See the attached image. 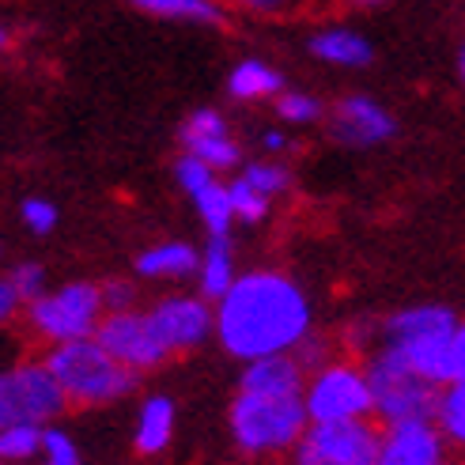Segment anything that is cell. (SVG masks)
Returning <instances> with one entry per match:
<instances>
[{"mask_svg": "<svg viewBox=\"0 0 465 465\" xmlns=\"http://www.w3.org/2000/svg\"><path fill=\"white\" fill-rule=\"evenodd\" d=\"M144 276H185L197 269V253L182 242H167V246H155L148 253H141V262H136Z\"/></svg>", "mask_w": 465, "mask_h": 465, "instance_id": "21", "label": "cell"}, {"mask_svg": "<svg viewBox=\"0 0 465 465\" xmlns=\"http://www.w3.org/2000/svg\"><path fill=\"white\" fill-rule=\"evenodd\" d=\"M276 114H281L284 122L307 125V122H318V118H322V106H318V99L292 91V95H281V103H276Z\"/></svg>", "mask_w": 465, "mask_h": 465, "instance_id": "27", "label": "cell"}, {"mask_svg": "<svg viewBox=\"0 0 465 465\" xmlns=\"http://www.w3.org/2000/svg\"><path fill=\"white\" fill-rule=\"evenodd\" d=\"M265 148L269 152H284L288 148V136L284 133H265Z\"/></svg>", "mask_w": 465, "mask_h": 465, "instance_id": "37", "label": "cell"}, {"mask_svg": "<svg viewBox=\"0 0 465 465\" xmlns=\"http://www.w3.org/2000/svg\"><path fill=\"white\" fill-rule=\"evenodd\" d=\"M311 330L307 295L281 272L239 276L220 299L216 333L223 348L239 360H258L272 352H292Z\"/></svg>", "mask_w": 465, "mask_h": 465, "instance_id": "1", "label": "cell"}, {"mask_svg": "<svg viewBox=\"0 0 465 465\" xmlns=\"http://www.w3.org/2000/svg\"><path fill=\"white\" fill-rule=\"evenodd\" d=\"M231 5H239L246 12H258V15H288L295 12L303 0H231Z\"/></svg>", "mask_w": 465, "mask_h": 465, "instance_id": "32", "label": "cell"}, {"mask_svg": "<svg viewBox=\"0 0 465 465\" xmlns=\"http://www.w3.org/2000/svg\"><path fill=\"white\" fill-rule=\"evenodd\" d=\"M213 163H204L201 155H185L182 163H178V182H182V190H190V193H197L201 185H208L213 182Z\"/></svg>", "mask_w": 465, "mask_h": 465, "instance_id": "30", "label": "cell"}, {"mask_svg": "<svg viewBox=\"0 0 465 465\" xmlns=\"http://www.w3.org/2000/svg\"><path fill=\"white\" fill-rule=\"evenodd\" d=\"M458 73H461V84H465V50L458 54Z\"/></svg>", "mask_w": 465, "mask_h": 465, "instance_id": "39", "label": "cell"}, {"mask_svg": "<svg viewBox=\"0 0 465 465\" xmlns=\"http://www.w3.org/2000/svg\"><path fill=\"white\" fill-rule=\"evenodd\" d=\"M367 379H371V390H375V412L386 424L435 420L439 416V398H443V390H439L431 379H424L393 344H382V352L371 356Z\"/></svg>", "mask_w": 465, "mask_h": 465, "instance_id": "4", "label": "cell"}, {"mask_svg": "<svg viewBox=\"0 0 465 465\" xmlns=\"http://www.w3.org/2000/svg\"><path fill=\"white\" fill-rule=\"evenodd\" d=\"M45 367L57 375L68 401L76 405H106L114 398H125L136 386L133 367L103 348L95 337H76V341H57V348L45 356Z\"/></svg>", "mask_w": 465, "mask_h": 465, "instance_id": "2", "label": "cell"}, {"mask_svg": "<svg viewBox=\"0 0 465 465\" xmlns=\"http://www.w3.org/2000/svg\"><path fill=\"white\" fill-rule=\"evenodd\" d=\"M68 405L64 390L50 367H19L0 375V428L8 424H45Z\"/></svg>", "mask_w": 465, "mask_h": 465, "instance_id": "7", "label": "cell"}, {"mask_svg": "<svg viewBox=\"0 0 465 465\" xmlns=\"http://www.w3.org/2000/svg\"><path fill=\"white\" fill-rule=\"evenodd\" d=\"M435 420H439V428H443V435L450 439V443L465 450V379H458L443 390Z\"/></svg>", "mask_w": 465, "mask_h": 465, "instance_id": "24", "label": "cell"}, {"mask_svg": "<svg viewBox=\"0 0 465 465\" xmlns=\"http://www.w3.org/2000/svg\"><path fill=\"white\" fill-rule=\"evenodd\" d=\"M393 348H398V352L416 371H420L424 379H431L435 386H450L454 382V330L428 333V337H412V341H401V344H393Z\"/></svg>", "mask_w": 465, "mask_h": 465, "instance_id": "14", "label": "cell"}, {"mask_svg": "<svg viewBox=\"0 0 465 465\" xmlns=\"http://www.w3.org/2000/svg\"><path fill=\"white\" fill-rule=\"evenodd\" d=\"M344 5H356V8H379L386 0H344Z\"/></svg>", "mask_w": 465, "mask_h": 465, "instance_id": "38", "label": "cell"}, {"mask_svg": "<svg viewBox=\"0 0 465 465\" xmlns=\"http://www.w3.org/2000/svg\"><path fill=\"white\" fill-rule=\"evenodd\" d=\"M235 284V265H231V242L227 235H213L208 242V253L201 262V292L213 295V299H223V292Z\"/></svg>", "mask_w": 465, "mask_h": 465, "instance_id": "19", "label": "cell"}, {"mask_svg": "<svg viewBox=\"0 0 465 465\" xmlns=\"http://www.w3.org/2000/svg\"><path fill=\"white\" fill-rule=\"evenodd\" d=\"M103 303H106L110 311H129L133 288H129V284H106V288H103Z\"/></svg>", "mask_w": 465, "mask_h": 465, "instance_id": "34", "label": "cell"}, {"mask_svg": "<svg viewBox=\"0 0 465 465\" xmlns=\"http://www.w3.org/2000/svg\"><path fill=\"white\" fill-rule=\"evenodd\" d=\"M239 390H250V393H303V363L292 360L288 352L258 356V360H250V367L242 371Z\"/></svg>", "mask_w": 465, "mask_h": 465, "instance_id": "15", "label": "cell"}, {"mask_svg": "<svg viewBox=\"0 0 465 465\" xmlns=\"http://www.w3.org/2000/svg\"><path fill=\"white\" fill-rule=\"evenodd\" d=\"M242 178L250 185H258L262 193H284L288 190V171L284 167H272V163H250V167L242 171Z\"/></svg>", "mask_w": 465, "mask_h": 465, "instance_id": "28", "label": "cell"}, {"mask_svg": "<svg viewBox=\"0 0 465 465\" xmlns=\"http://www.w3.org/2000/svg\"><path fill=\"white\" fill-rule=\"evenodd\" d=\"M103 288L91 284H68L54 295H38L31 303V322L42 337L50 341H76L95 337L99 311H103Z\"/></svg>", "mask_w": 465, "mask_h": 465, "instance_id": "8", "label": "cell"}, {"mask_svg": "<svg viewBox=\"0 0 465 465\" xmlns=\"http://www.w3.org/2000/svg\"><path fill=\"white\" fill-rule=\"evenodd\" d=\"M95 337L103 341V348H110L122 363H129L133 371L144 367H159L171 356V344L159 337L152 314H133V311H114L106 322H99Z\"/></svg>", "mask_w": 465, "mask_h": 465, "instance_id": "9", "label": "cell"}, {"mask_svg": "<svg viewBox=\"0 0 465 465\" xmlns=\"http://www.w3.org/2000/svg\"><path fill=\"white\" fill-rule=\"evenodd\" d=\"M393 133H398V122L390 118V110L367 95H348L333 106V136L344 144L371 148L390 141Z\"/></svg>", "mask_w": 465, "mask_h": 465, "instance_id": "11", "label": "cell"}, {"mask_svg": "<svg viewBox=\"0 0 465 465\" xmlns=\"http://www.w3.org/2000/svg\"><path fill=\"white\" fill-rule=\"evenodd\" d=\"M12 284L19 288L23 299H38L42 295V269L38 265H19L15 276H12Z\"/></svg>", "mask_w": 465, "mask_h": 465, "instance_id": "33", "label": "cell"}, {"mask_svg": "<svg viewBox=\"0 0 465 465\" xmlns=\"http://www.w3.org/2000/svg\"><path fill=\"white\" fill-rule=\"evenodd\" d=\"M193 201H197V213L204 216L208 231H213V235H227L231 216H235V204H231V190H227V185L208 182V185H201V190L193 193Z\"/></svg>", "mask_w": 465, "mask_h": 465, "instance_id": "23", "label": "cell"}, {"mask_svg": "<svg viewBox=\"0 0 465 465\" xmlns=\"http://www.w3.org/2000/svg\"><path fill=\"white\" fill-rule=\"evenodd\" d=\"M35 450H42L38 424H8V428H0V458L19 461V458H31Z\"/></svg>", "mask_w": 465, "mask_h": 465, "instance_id": "25", "label": "cell"}, {"mask_svg": "<svg viewBox=\"0 0 465 465\" xmlns=\"http://www.w3.org/2000/svg\"><path fill=\"white\" fill-rule=\"evenodd\" d=\"M311 424L314 420H363L375 412V390L367 371L352 363H325L303 390Z\"/></svg>", "mask_w": 465, "mask_h": 465, "instance_id": "6", "label": "cell"}, {"mask_svg": "<svg viewBox=\"0 0 465 465\" xmlns=\"http://www.w3.org/2000/svg\"><path fill=\"white\" fill-rule=\"evenodd\" d=\"M152 322H155L159 337L171 344V352L201 344L208 337V330H213V314H208L201 299H163L152 311Z\"/></svg>", "mask_w": 465, "mask_h": 465, "instance_id": "12", "label": "cell"}, {"mask_svg": "<svg viewBox=\"0 0 465 465\" xmlns=\"http://www.w3.org/2000/svg\"><path fill=\"white\" fill-rule=\"evenodd\" d=\"M447 458V435L435 431V420L386 424L379 465H439Z\"/></svg>", "mask_w": 465, "mask_h": 465, "instance_id": "10", "label": "cell"}, {"mask_svg": "<svg viewBox=\"0 0 465 465\" xmlns=\"http://www.w3.org/2000/svg\"><path fill=\"white\" fill-rule=\"evenodd\" d=\"M23 223H27L35 235H50L57 223V208L50 201H27L23 204Z\"/></svg>", "mask_w": 465, "mask_h": 465, "instance_id": "31", "label": "cell"}, {"mask_svg": "<svg viewBox=\"0 0 465 465\" xmlns=\"http://www.w3.org/2000/svg\"><path fill=\"white\" fill-rule=\"evenodd\" d=\"M141 12L163 15V19H193V23H220L223 12L213 0H133Z\"/></svg>", "mask_w": 465, "mask_h": 465, "instance_id": "22", "label": "cell"}, {"mask_svg": "<svg viewBox=\"0 0 465 465\" xmlns=\"http://www.w3.org/2000/svg\"><path fill=\"white\" fill-rule=\"evenodd\" d=\"M382 435L363 420H314L295 443V461L303 465H375Z\"/></svg>", "mask_w": 465, "mask_h": 465, "instance_id": "5", "label": "cell"}, {"mask_svg": "<svg viewBox=\"0 0 465 465\" xmlns=\"http://www.w3.org/2000/svg\"><path fill=\"white\" fill-rule=\"evenodd\" d=\"M227 87L235 99H265V95H276V91H281V73H272V68L262 61H242L235 73H231Z\"/></svg>", "mask_w": 465, "mask_h": 465, "instance_id": "20", "label": "cell"}, {"mask_svg": "<svg viewBox=\"0 0 465 465\" xmlns=\"http://www.w3.org/2000/svg\"><path fill=\"white\" fill-rule=\"evenodd\" d=\"M465 379V322L454 325V382Z\"/></svg>", "mask_w": 465, "mask_h": 465, "instance_id": "36", "label": "cell"}, {"mask_svg": "<svg viewBox=\"0 0 465 465\" xmlns=\"http://www.w3.org/2000/svg\"><path fill=\"white\" fill-rule=\"evenodd\" d=\"M311 54L325 64H341V68H363V64H371V57H375L371 42L356 31H348V27H330V31L314 35Z\"/></svg>", "mask_w": 465, "mask_h": 465, "instance_id": "17", "label": "cell"}, {"mask_svg": "<svg viewBox=\"0 0 465 465\" xmlns=\"http://www.w3.org/2000/svg\"><path fill=\"white\" fill-rule=\"evenodd\" d=\"M42 450H45V461H54V465H76L80 461L73 439H68L64 431H57V428L42 431Z\"/></svg>", "mask_w": 465, "mask_h": 465, "instance_id": "29", "label": "cell"}, {"mask_svg": "<svg viewBox=\"0 0 465 465\" xmlns=\"http://www.w3.org/2000/svg\"><path fill=\"white\" fill-rule=\"evenodd\" d=\"M307 398L303 393H250L239 390L231 405V435L246 454H281L295 450L307 431Z\"/></svg>", "mask_w": 465, "mask_h": 465, "instance_id": "3", "label": "cell"}, {"mask_svg": "<svg viewBox=\"0 0 465 465\" xmlns=\"http://www.w3.org/2000/svg\"><path fill=\"white\" fill-rule=\"evenodd\" d=\"M19 288L12 284V281H0V322H8L12 314H15V307H19Z\"/></svg>", "mask_w": 465, "mask_h": 465, "instance_id": "35", "label": "cell"}, {"mask_svg": "<svg viewBox=\"0 0 465 465\" xmlns=\"http://www.w3.org/2000/svg\"><path fill=\"white\" fill-rule=\"evenodd\" d=\"M458 318L450 307H435V303H424V307H405L398 314H390L382 322V341L386 344H401V341H412V337H428V333H447L454 330Z\"/></svg>", "mask_w": 465, "mask_h": 465, "instance_id": "16", "label": "cell"}, {"mask_svg": "<svg viewBox=\"0 0 465 465\" xmlns=\"http://www.w3.org/2000/svg\"><path fill=\"white\" fill-rule=\"evenodd\" d=\"M182 141L190 148V155H201L204 163H213V167H231V163L239 159V148L227 136L223 118L216 110H197L193 118L185 122Z\"/></svg>", "mask_w": 465, "mask_h": 465, "instance_id": "13", "label": "cell"}, {"mask_svg": "<svg viewBox=\"0 0 465 465\" xmlns=\"http://www.w3.org/2000/svg\"><path fill=\"white\" fill-rule=\"evenodd\" d=\"M227 190H231V204H235V216H242L246 223L265 220V213H269V193H262L258 185H250L246 178H239L235 185H227Z\"/></svg>", "mask_w": 465, "mask_h": 465, "instance_id": "26", "label": "cell"}, {"mask_svg": "<svg viewBox=\"0 0 465 465\" xmlns=\"http://www.w3.org/2000/svg\"><path fill=\"white\" fill-rule=\"evenodd\" d=\"M171 431H174V405L167 398H152L141 409V424H136V450L159 454L171 443Z\"/></svg>", "mask_w": 465, "mask_h": 465, "instance_id": "18", "label": "cell"}, {"mask_svg": "<svg viewBox=\"0 0 465 465\" xmlns=\"http://www.w3.org/2000/svg\"><path fill=\"white\" fill-rule=\"evenodd\" d=\"M5 42H8V35H5V31H0V50H5Z\"/></svg>", "mask_w": 465, "mask_h": 465, "instance_id": "40", "label": "cell"}]
</instances>
